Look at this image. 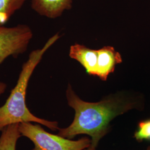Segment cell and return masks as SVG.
<instances>
[{"label": "cell", "mask_w": 150, "mask_h": 150, "mask_svg": "<svg viewBox=\"0 0 150 150\" xmlns=\"http://www.w3.org/2000/svg\"><path fill=\"white\" fill-rule=\"evenodd\" d=\"M19 123L6 126L0 137V150H16L18 139L21 136L18 129Z\"/></svg>", "instance_id": "8"}, {"label": "cell", "mask_w": 150, "mask_h": 150, "mask_svg": "<svg viewBox=\"0 0 150 150\" xmlns=\"http://www.w3.org/2000/svg\"><path fill=\"white\" fill-rule=\"evenodd\" d=\"M134 138L138 142L150 140V120L139 122L138 129L134 133Z\"/></svg>", "instance_id": "10"}, {"label": "cell", "mask_w": 150, "mask_h": 150, "mask_svg": "<svg viewBox=\"0 0 150 150\" xmlns=\"http://www.w3.org/2000/svg\"><path fill=\"white\" fill-rule=\"evenodd\" d=\"M96 150V147L91 145H91L88 147L86 148L85 150Z\"/></svg>", "instance_id": "12"}, {"label": "cell", "mask_w": 150, "mask_h": 150, "mask_svg": "<svg viewBox=\"0 0 150 150\" xmlns=\"http://www.w3.org/2000/svg\"><path fill=\"white\" fill-rule=\"evenodd\" d=\"M66 94L68 105L75 110V117L70 126L59 128L57 134L71 139L86 134L91 137V145L96 147L109 132L114 118L131 110L141 109L139 100L126 92L110 95L99 102H88L80 98L69 84Z\"/></svg>", "instance_id": "1"}, {"label": "cell", "mask_w": 150, "mask_h": 150, "mask_svg": "<svg viewBox=\"0 0 150 150\" xmlns=\"http://www.w3.org/2000/svg\"><path fill=\"white\" fill-rule=\"evenodd\" d=\"M6 88V85L2 82H0V95L5 92Z\"/></svg>", "instance_id": "11"}, {"label": "cell", "mask_w": 150, "mask_h": 150, "mask_svg": "<svg viewBox=\"0 0 150 150\" xmlns=\"http://www.w3.org/2000/svg\"><path fill=\"white\" fill-rule=\"evenodd\" d=\"M60 38L58 33L50 38L43 47L33 50L22 66L21 71L15 87L5 103L0 107V131L12 124L22 122H36L43 125L52 131L59 130L58 122L38 118L27 108L26 96L27 86L32 74L42 59L44 54Z\"/></svg>", "instance_id": "2"}, {"label": "cell", "mask_w": 150, "mask_h": 150, "mask_svg": "<svg viewBox=\"0 0 150 150\" xmlns=\"http://www.w3.org/2000/svg\"><path fill=\"white\" fill-rule=\"evenodd\" d=\"M18 129L21 136L33 143L32 150H83L91 145V139L87 137L75 141L68 139L48 133L38 124L22 122Z\"/></svg>", "instance_id": "3"}, {"label": "cell", "mask_w": 150, "mask_h": 150, "mask_svg": "<svg viewBox=\"0 0 150 150\" xmlns=\"http://www.w3.org/2000/svg\"><path fill=\"white\" fill-rule=\"evenodd\" d=\"M147 150H150V146H149V147L147 149Z\"/></svg>", "instance_id": "13"}, {"label": "cell", "mask_w": 150, "mask_h": 150, "mask_svg": "<svg viewBox=\"0 0 150 150\" xmlns=\"http://www.w3.org/2000/svg\"><path fill=\"white\" fill-rule=\"evenodd\" d=\"M33 36L26 25L7 27L0 25V64L10 56H17L27 50Z\"/></svg>", "instance_id": "4"}, {"label": "cell", "mask_w": 150, "mask_h": 150, "mask_svg": "<svg viewBox=\"0 0 150 150\" xmlns=\"http://www.w3.org/2000/svg\"><path fill=\"white\" fill-rule=\"evenodd\" d=\"M70 57L79 62L90 75L96 76L98 51L87 48L83 45L76 43L71 46Z\"/></svg>", "instance_id": "7"}, {"label": "cell", "mask_w": 150, "mask_h": 150, "mask_svg": "<svg viewBox=\"0 0 150 150\" xmlns=\"http://www.w3.org/2000/svg\"><path fill=\"white\" fill-rule=\"evenodd\" d=\"M26 0H0V25L4 26Z\"/></svg>", "instance_id": "9"}, {"label": "cell", "mask_w": 150, "mask_h": 150, "mask_svg": "<svg viewBox=\"0 0 150 150\" xmlns=\"http://www.w3.org/2000/svg\"><path fill=\"white\" fill-rule=\"evenodd\" d=\"M97 51L96 76L102 81H106L108 75L113 72L116 66L122 62V57L120 53L111 46H105Z\"/></svg>", "instance_id": "5"}, {"label": "cell", "mask_w": 150, "mask_h": 150, "mask_svg": "<svg viewBox=\"0 0 150 150\" xmlns=\"http://www.w3.org/2000/svg\"><path fill=\"white\" fill-rule=\"evenodd\" d=\"M73 0H31V7L41 16L54 18L72 7Z\"/></svg>", "instance_id": "6"}]
</instances>
